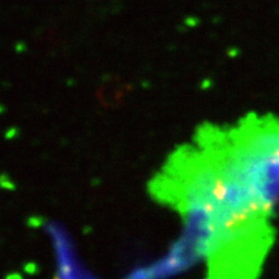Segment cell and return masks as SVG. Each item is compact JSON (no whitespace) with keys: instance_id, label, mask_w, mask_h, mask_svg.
Masks as SVG:
<instances>
[{"instance_id":"cell-1","label":"cell","mask_w":279,"mask_h":279,"mask_svg":"<svg viewBox=\"0 0 279 279\" xmlns=\"http://www.w3.org/2000/svg\"><path fill=\"white\" fill-rule=\"evenodd\" d=\"M216 153L222 170L260 211L266 214L279 202V126L249 129Z\"/></svg>"}]
</instances>
